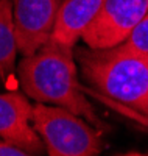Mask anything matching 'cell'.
I'll use <instances>...</instances> for the list:
<instances>
[{"instance_id":"cell-1","label":"cell","mask_w":148,"mask_h":156,"mask_svg":"<svg viewBox=\"0 0 148 156\" xmlns=\"http://www.w3.org/2000/svg\"><path fill=\"white\" fill-rule=\"evenodd\" d=\"M73 48L48 39L36 53L23 56L19 62V83L26 97L62 106L86 119L95 129L104 131L107 125L95 114L86 98V89L76 78Z\"/></svg>"},{"instance_id":"cell-2","label":"cell","mask_w":148,"mask_h":156,"mask_svg":"<svg viewBox=\"0 0 148 156\" xmlns=\"http://www.w3.org/2000/svg\"><path fill=\"white\" fill-rule=\"evenodd\" d=\"M84 80L109 100L148 119V55L111 48H73Z\"/></svg>"},{"instance_id":"cell-3","label":"cell","mask_w":148,"mask_h":156,"mask_svg":"<svg viewBox=\"0 0 148 156\" xmlns=\"http://www.w3.org/2000/svg\"><path fill=\"white\" fill-rule=\"evenodd\" d=\"M31 125L50 156H95L104 148L95 128L62 106L37 101L33 106Z\"/></svg>"},{"instance_id":"cell-4","label":"cell","mask_w":148,"mask_h":156,"mask_svg":"<svg viewBox=\"0 0 148 156\" xmlns=\"http://www.w3.org/2000/svg\"><path fill=\"white\" fill-rule=\"evenodd\" d=\"M146 14L148 0H104L81 39L89 48L115 47L125 41Z\"/></svg>"},{"instance_id":"cell-5","label":"cell","mask_w":148,"mask_h":156,"mask_svg":"<svg viewBox=\"0 0 148 156\" xmlns=\"http://www.w3.org/2000/svg\"><path fill=\"white\" fill-rule=\"evenodd\" d=\"M61 0H12L17 50L30 56L51 37Z\"/></svg>"},{"instance_id":"cell-6","label":"cell","mask_w":148,"mask_h":156,"mask_svg":"<svg viewBox=\"0 0 148 156\" xmlns=\"http://www.w3.org/2000/svg\"><path fill=\"white\" fill-rule=\"evenodd\" d=\"M33 105L22 92L0 94V137L28 154L45 151L44 140L31 125Z\"/></svg>"},{"instance_id":"cell-7","label":"cell","mask_w":148,"mask_h":156,"mask_svg":"<svg viewBox=\"0 0 148 156\" xmlns=\"http://www.w3.org/2000/svg\"><path fill=\"white\" fill-rule=\"evenodd\" d=\"M104 0H64L58 9L51 37L62 45L75 47L97 17Z\"/></svg>"},{"instance_id":"cell-8","label":"cell","mask_w":148,"mask_h":156,"mask_svg":"<svg viewBox=\"0 0 148 156\" xmlns=\"http://www.w3.org/2000/svg\"><path fill=\"white\" fill-rule=\"evenodd\" d=\"M17 51L12 0H0V83L6 87L16 81L14 73Z\"/></svg>"},{"instance_id":"cell-9","label":"cell","mask_w":148,"mask_h":156,"mask_svg":"<svg viewBox=\"0 0 148 156\" xmlns=\"http://www.w3.org/2000/svg\"><path fill=\"white\" fill-rule=\"evenodd\" d=\"M115 47L123 51L148 55V14L136 25V28L131 31V34L125 41Z\"/></svg>"},{"instance_id":"cell-10","label":"cell","mask_w":148,"mask_h":156,"mask_svg":"<svg viewBox=\"0 0 148 156\" xmlns=\"http://www.w3.org/2000/svg\"><path fill=\"white\" fill-rule=\"evenodd\" d=\"M28 153L8 144V142H5L2 137H0V156H26Z\"/></svg>"}]
</instances>
